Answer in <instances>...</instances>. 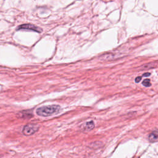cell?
I'll return each mask as SVG.
<instances>
[{
  "label": "cell",
  "instance_id": "obj_1",
  "mask_svg": "<svg viewBox=\"0 0 158 158\" xmlns=\"http://www.w3.org/2000/svg\"><path fill=\"white\" fill-rule=\"evenodd\" d=\"M60 108L57 105H50L38 107L36 113L38 115L41 117H48L58 113Z\"/></svg>",
  "mask_w": 158,
  "mask_h": 158
},
{
  "label": "cell",
  "instance_id": "obj_2",
  "mask_svg": "<svg viewBox=\"0 0 158 158\" xmlns=\"http://www.w3.org/2000/svg\"><path fill=\"white\" fill-rule=\"evenodd\" d=\"M38 128H39V125L36 124H33V123H29L25 125L23 127L22 133L23 135L27 136L31 135L34 134L35 132H36Z\"/></svg>",
  "mask_w": 158,
  "mask_h": 158
},
{
  "label": "cell",
  "instance_id": "obj_3",
  "mask_svg": "<svg viewBox=\"0 0 158 158\" xmlns=\"http://www.w3.org/2000/svg\"><path fill=\"white\" fill-rule=\"evenodd\" d=\"M17 30H29V31H33L36 32H41L42 30L40 28L32 24H23L19 27Z\"/></svg>",
  "mask_w": 158,
  "mask_h": 158
},
{
  "label": "cell",
  "instance_id": "obj_4",
  "mask_svg": "<svg viewBox=\"0 0 158 158\" xmlns=\"http://www.w3.org/2000/svg\"><path fill=\"white\" fill-rule=\"evenodd\" d=\"M94 122L93 121H89V122L85 123L83 125V130L89 131L93 130L94 128Z\"/></svg>",
  "mask_w": 158,
  "mask_h": 158
},
{
  "label": "cell",
  "instance_id": "obj_5",
  "mask_svg": "<svg viewBox=\"0 0 158 158\" xmlns=\"http://www.w3.org/2000/svg\"><path fill=\"white\" fill-rule=\"evenodd\" d=\"M148 139L151 142L158 141V131H153L149 134Z\"/></svg>",
  "mask_w": 158,
  "mask_h": 158
},
{
  "label": "cell",
  "instance_id": "obj_6",
  "mask_svg": "<svg viewBox=\"0 0 158 158\" xmlns=\"http://www.w3.org/2000/svg\"><path fill=\"white\" fill-rule=\"evenodd\" d=\"M143 85H144L146 87H149L151 85V83L150 82V80L149 79H145L143 80V81L142 82Z\"/></svg>",
  "mask_w": 158,
  "mask_h": 158
},
{
  "label": "cell",
  "instance_id": "obj_7",
  "mask_svg": "<svg viewBox=\"0 0 158 158\" xmlns=\"http://www.w3.org/2000/svg\"><path fill=\"white\" fill-rule=\"evenodd\" d=\"M141 77L139 76V77H137L135 78V81L136 83H139V82L141 81Z\"/></svg>",
  "mask_w": 158,
  "mask_h": 158
},
{
  "label": "cell",
  "instance_id": "obj_8",
  "mask_svg": "<svg viewBox=\"0 0 158 158\" xmlns=\"http://www.w3.org/2000/svg\"><path fill=\"white\" fill-rule=\"evenodd\" d=\"M150 75V73H145L143 75V77H149Z\"/></svg>",
  "mask_w": 158,
  "mask_h": 158
}]
</instances>
